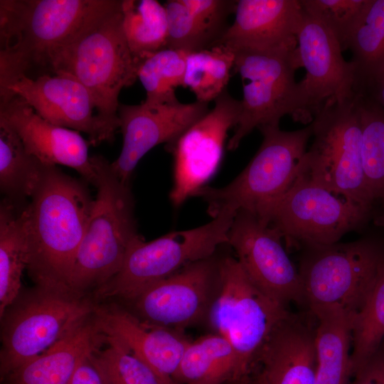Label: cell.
I'll list each match as a JSON object with an SVG mask.
<instances>
[{
  "instance_id": "obj_1",
  "label": "cell",
  "mask_w": 384,
  "mask_h": 384,
  "mask_svg": "<svg viewBox=\"0 0 384 384\" xmlns=\"http://www.w3.org/2000/svg\"><path fill=\"white\" fill-rule=\"evenodd\" d=\"M112 0H0V88L56 73L65 47Z\"/></svg>"
},
{
  "instance_id": "obj_2",
  "label": "cell",
  "mask_w": 384,
  "mask_h": 384,
  "mask_svg": "<svg viewBox=\"0 0 384 384\" xmlns=\"http://www.w3.org/2000/svg\"><path fill=\"white\" fill-rule=\"evenodd\" d=\"M30 198L28 274L34 284L69 287L95 198L85 182L43 163Z\"/></svg>"
},
{
  "instance_id": "obj_3",
  "label": "cell",
  "mask_w": 384,
  "mask_h": 384,
  "mask_svg": "<svg viewBox=\"0 0 384 384\" xmlns=\"http://www.w3.org/2000/svg\"><path fill=\"white\" fill-rule=\"evenodd\" d=\"M122 2L112 0L94 16L65 47L56 66V73L72 75L90 93L105 142H112L119 128V95L134 83L139 68L124 33Z\"/></svg>"
},
{
  "instance_id": "obj_4",
  "label": "cell",
  "mask_w": 384,
  "mask_h": 384,
  "mask_svg": "<svg viewBox=\"0 0 384 384\" xmlns=\"http://www.w3.org/2000/svg\"><path fill=\"white\" fill-rule=\"evenodd\" d=\"M91 160L97 174V195L69 280L72 290L85 294L119 271L130 246L141 236L130 183L121 181L105 157L95 155Z\"/></svg>"
},
{
  "instance_id": "obj_5",
  "label": "cell",
  "mask_w": 384,
  "mask_h": 384,
  "mask_svg": "<svg viewBox=\"0 0 384 384\" xmlns=\"http://www.w3.org/2000/svg\"><path fill=\"white\" fill-rule=\"evenodd\" d=\"M97 302L68 287L22 289L1 317V378L89 319Z\"/></svg>"
},
{
  "instance_id": "obj_6",
  "label": "cell",
  "mask_w": 384,
  "mask_h": 384,
  "mask_svg": "<svg viewBox=\"0 0 384 384\" xmlns=\"http://www.w3.org/2000/svg\"><path fill=\"white\" fill-rule=\"evenodd\" d=\"M259 149L246 167L228 184L204 186L193 197L201 198L213 217L222 210L256 213L285 194L303 174L311 127L284 131L279 126L258 129Z\"/></svg>"
},
{
  "instance_id": "obj_7",
  "label": "cell",
  "mask_w": 384,
  "mask_h": 384,
  "mask_svg": "<svg viewBox=\"0 0 384 384\" xmlns=\"http://www.w3.org/2000/svg\"><path fill=\"white\" fill-rule=\"evenodd\" d=\"M236 213L222 210L195 228L171 232L146 242L141 235L130 246L119 271L92 294L95 302H130L153 284L193 262L213 256L228 243Z\"/></svg>"
},
{
  "instance_id": "obj_8",
  "label": "cell",
  "mask_w": 384,
  "mask_h": 384,
  "mask_svg": "<svg viewBox=\"0 0 384 384\" xmlns=\"http://www.w3.org/2000/svg\"><path fill=\"white\" fill-rule=\"evenodd\" d=\"M303 176L325 189L375 211L363 170L362 131L354 92L327 102L314 115Z\"/></svg>"
},
{
  "instance_id": "obj_9",
  "label": "cell",
  "mask_w": 384,
  "mask_h": 384,
  "mask_svg": "<svg viewBox=\"0 0 384 384\" xmlns=\"http://www.w3.org/2000/svg\"><path fill=\"white\" fill-rule=\"evenodd\" d=\"M298 271L309 309L338 306L356 315L384 260V236L302 248Z\"/></svg>"
},
{
  "instance_id": "obj_10",
  "label": "cell",
  "mask_w": 384,
  "mask_h": 384,
  "mask_svg": "<svg viewBox=\"0 0 384 384\" xmlns=\"http://www.w3.org/2000/svg\"><path fill=\"white\" fill-rule=\"evenodd\" d=\"M374 213L303 175L281 198L255 213L287 247L301 249L338 242L348 233L365 229Z\"/></svg>"
},
{
  "instance_id": "obj_11",
  "label": "cell",
  "mask_w": 384,
  "mask_h": 384,
  "mask_svg": "<svg viewBox=\"0 0 384 384\" xmlns=\"http://www.w3.org/2000/svg\"><path fill=\"white\" fill-rule=\"evenodd\" d=\"M289 313L250 281L235 257L220 258L218 287L206 321L231 343L248 378L270 335Z\"/></svg>"
},
{
  "instance_id": "obj_12",
  "label": "cell",
  "mask_w": 384,
  "mask_h": 384,
  "mask_svg": "<svg viewBox=\"0 0 384 384\" xmlns=\"http://www.w3.org/2000/svg\"><path fill=\"white\" fill-rule=\"evenodd\" d=\"M296 48L233 52V68L243 85L240 115L227 144L228 150H235L255 128L279 126L285 115L297 121L299 102L295 72L299 66Z\"/></svg>"
},
{
  "instance_id": "obj_13",
  "label": "cell",
  "mask_w": 384,
  "mask_h": 384,
  "mask_svg": "<svg viewBox=\"0 0 384 384\" xmlns=\"http://www.w3.org/2000/svg\"><path fill=\"white\" fill-rule=\"evenodd\" d=\"M213 109L166 145L174 159V183L169 198L176 206L203 187L220 163L228 133L239 121L241 102L225 90Z\"/></svg>"
},
{
  "instance_id": "obj_14",
  "label": "cell",
  "mask_w": 384,
  "mask_h": 384,
  "mask_svg": "<svg viewBox=\"0 0 384 384\" xmlns=\"http://www.w3.org/2000/svg\"><path fill=\"white\" fill-rule=\"evenodd\" d=\"M227 244L247 277L263 293L285 306L290 302L305 304L298 268L280 236L256 214L236 213Z\"/></svg>"
},
{
  "instance_id": "obj_15",
  "label": "cell",
  "mask_w": 384,
  "mask_h": 384,
  "mask_svg": "<svg viewBox=\"0 0 384 384\" xmlns=\"http://www.w3.org/2000/svg\"><path fill=\"white\" fill-rule=\"evenodd\" d=\"M220 262L214 255L153 284L129 302L131 311L149 322L181 331L206 321L218 287Z\"/></svg>"
},
{
  "instance_id": "obj_16",
  "label": "cell",
  "mask_w": 384,
  "mask_h": 384,
  "mask_svg": "<svg viewBox=\"0 0 384 384\" xmlns=\"http://www.w3.org/2000/svg\"><path fill=\"white\" fill-rule=\"evenodd\" d=\"M297 41V61L306 75L298 82L299 110L296 122L309 124L327 102L353 95L355 69L344 59L334 36L304 11Z\"/></svg>"
},
{
  "instance_id": "obj_17",
  "label": "cell",
  "mask_w": 384,
  "mask_h": 384,
  "mask_svg": "<svg viewBox=\"0 0 384 384\" xmlns=\"http://www.w3.org/2000/svg\"><path fill=\"white\" fill-rule=\"evenodd\" d=\"M208 103L178 100L159 104L143 101L139 105L119 104L118 116L122 147L110 163L118 178L129 183L139 160L154 146L174 142L187 129L209 112Z\"/></svg>"
},
{
  "instance_id": "obj_18",
  "label": "cell",
  "mask_w": 384,
  "mask_h": 384,
  "mask_svg": "<svg viewBox=\"0 0 384 384\" xmlns=\"http://www.w3.org/2000/svg\"><path fill=\"white\" fill-rule=\"evenodd\" d=\"M16 95L48 122L88 135L90 144L105 142L90 93L65 72L36 78L21 77L0 88V100Z\"/></svg>"
},
{
  "instance_id": "obj_19",
  "label": "cell",
  "mask_w": 384,
  "mask_h": 384,
  "mask_svg": "<svg viewBox=\"0 0 384 384\" xmlns=\"http://www.w3.org/2000/svg\"><path fill=\"white\" fill-rule=\"evenodd\" d=\"M0 121L17 133L29 154L45 164L70 167L95 187L97 174L88 154L89 142L79 132L48 122L16 95L0 101Z\"/></svg>"
},
{
  "instance_id": "obj_20",
  "label": "cell",
  "mask_w": 384,
  "mask_h": 384,
  "mask_svg": "<svg viewBox=\"0 0 384 384\" xmlns=\"http://www.w3.org/2000/svg\"><path fill=\"white\" fill-rule=\"evenodd\" d=\"M93 319L102 334L116 338L160 375L174 382L191 341L183 331L149 322L115 303H97Z\"/></svg>"
},
{
  "instance_id": "obj_21",
  "label": "cell",
  "mask_w": 384,
  "mask_h": 384,
  "mask_svg": "<svg viewBox=\"0 0 384 384\" xmlns=\"http://www.w3.org/2000/svg\"><path fill=\"white\" fill-rule=\"evenodd\" d=\"M315 322L290 312L264 344L251 376L259 384H317Z\"/></svg>"
},
{
  "instance_id": "obj_22",
  "label": "cell",
  "mask_w": 384,
  "mask_h": 384,
  "mask_svg": "<svg viewBox=\"0 0 384 384\" xmlns=\"http://www.w3.org/2000/svg\"><path fill=\"white\" fill-rule=\"evenodd\" d=\"M234 14L216 45L233 52L297 47L303 17L300 0H238Z\"/></svg>"
},
{
  "instance_id": "obj_23",
  "label": "cell",
  "mask_w": 384,
  "mask_h": 384,
  "mask_svg": "<svg viewBox=\"0 0 384 384\" xmlns=\"http://www.w3.org/2000/svg\"><path fill=\"white\" fill-rule=\"evenodd\" d=\"M102 334L92 316L46 351L1 378L3 384H68L81 360Z\"/></svg>"
},
{
  "instance_id": "obj_24",
  "label": "cell",
  "mask_w": 384,
  "mask_h": 384,
  "mask_svg": "<svg viewBox=\"0 0 384 384\" xmlns=\"http://www.w3.org/2000/svg\"><path fill=\"white\" fill-rule=\"evenodd\" d=\"M316 317L317 384H348L354 314L338 306L309 310Z\"/></svg>"
},
{
  "instance_id": "obj_25",
  "label": "cell",
  "mask_w": 384,
  "mask_h": 384,
  "mask_svg": "<svg viewBox=\"0 0 384 384\" xmlns=\"http://www.w3.org/2000/svg\"><path fill=\"white\" fill-rule=\"evenodd\" d=\"M249 379L231 343L216 333L190 341L174 377L177 384H244Z\"/></svg>"
},
{
  "instance_id": "obj_26",
  "label": "cell",
  "mask_w": 384,
  "mask_h": 384,
  "mask_svg": "<svg viewBox=\"0 0 384 384\" xmlns=\"http://www.w3.org/2000/svg\"><path fill=\"white\" fill-rule=\"evenodd\" d=\"M27 204L3 199L0 206V316L20 293L28 264Z\"/></svg>"
},
{
  "instance_id": "obj_27",
  "label": "cell",
  "mask_w": 384,
  "mask_h": 384,
  "mask_svg": "<svg viewBox=\"0 0 384 384\" xmlns=\"http://www.w3.org/2000/svg\"><path fill=\"white\" fill-rule=\"evenodd\" d=\"M42 166V162L26 151L17 133L0 121V189L4 199L26 204L39 180Z\"/></svg>"
},
{
  "instance_id": "obj_28",
  "label": "cell",
  "mask_w": 384,
  "mask_h": 384,
  "mask_svg": "<svg viewBox=\"0 0 384 384\" xmlns=\"http://www.w3.org/2000/svg\"><path fill=\"white\" fill-rule=\"evenodd\" d=\"M122 12L125 38L139 65L167 48L168 21L164 4L156 0H122Z\"/></svg>"
},
{
  "instance_id": "obj_29",
  "label": "cell",
  "mask_w": 384,
  "mask_h": 384,
  "mask_svg": "<svg viewBox=\"0 0 384 384\" xmlns=\"http://www.w3.org/2000/svg\"><path fill=\"white\" fill-rule=\"evenodd\" d=\"M90 356L104 384H176L160 375L124 344L102 334Z\"/></svg>"
},
{
  "instance_id": "obj_30",
  "label": "cell",
  "mask_w": 384,
  "mask_h": 384,
  "mask_svg": "<svg viewBox=\"0 0 384 384\" xmlns=\"http://www.w3.org/2000/svg\"><path fill=\"white\" fill-rule=\"evenodd\" d=\"M234 63V53L223 45L191 52L183 87L192 91L196 101L208 104L226 90Z\"/></svg>"
},
{
  "instance_id": "obj_31",
  "label": "cell",
  "mask_w": 384,
  "mask_h": 384,
  "mask_svg": "<svg viewBox=\"0 0 384 384\" xmlns=\"http://www.w3.org/2000/svg\"><path fill=\"white\" fill-rule=\"evenodd\" d=\"M362 131V156L367 186L375 210L384 206V110L354 93Z\"/></svg>"
},
{
  "instance_id": "obj_32",
  "label": "cell",
  "mask_w": 384,
  "mask_h": 384,
  "mask_svg": "<svg viewBox=\"0 0 384 384\" xmlns=\"http://www.w3.org/2000/svg\"><path fill=\"white\" fill-rule=\"evenodd\" d=\"M384 341V260L352 326L351 375Z\"/></svg>"
},
{
  "instance_id": "obj_33",
  "label": "cell",
  "mask_w": 384,
  "mask_h": 384,
  "mask_svg": "<svg viewBox=\"0 0 384 384\" xmlns=\"http://www.w3.org/2000/svg\"><path fill=\"white\" fill-rule=\"evenodd\" d=\"M188 53L165 48L140 63L137 78L146 92L145 102L159 104L178 100L176 90L183 87Z\"/></svg>"
},
{
  "instance_id": "obj_34",
  "label": "cell",
  "mask_w": 384,
  "mask_h": 384,
  "mask_svg": "<svg viewBox=\"0 0 384 384\" xmlns=\"http://www.w3.org/2000/svg\"><path fill=\"white\" fill-rule=\"evenodd\" d=\"M345 50L352 53L355 75L384 64V0H367Z\"/></svg>"
},
{
  "instance_id": "obj_35",
  "label": "cell",
  "mask_w": 384,
  "mask_h": 384,
  "mask_svg": "<svg viewBox=\"0 0 384 384\" xmlns=\"http://www.w3.org/2000/svg\"><path fill=\"white\" fill-rule=\"evenodd\" d=\"M164 5L168 21L167 48L198 51L215 46L224 34L196 18L181 0H169Z\"/></svg>"
},
{
  "instance_id": "obj_36",
  "label": "cell",
  "mask_w": 384,
  "mask_h": 384,
  "mask_svg": "<svg viewBox=\"0 0 384 384\" xmlns=\"http://www.w3.org/2000/svg\"><path fill=\"white\" fill-rule=\"evenodd\" d=\"M300 2L303 11L323 24L344 50L367 0H300Z\"/></svg>"
},
{
  "instance_id": "obj_37",
  "label": "cell",
  "mask_w": 384,
  "mask_h": 384,
  "mask_svg": "<svg viewBox=\"0 0 384 384\" xmlns=\"http://www.w3.org/2000/svg\"><path fill=\"white\" fill-rule=\"evenodd\" d=\"M196 18L205 23L225 32L229 26L225 22L234 14L237 1L231 0H181Z\"/></svg>"
},
{
  "instance_id": "obj_38",
  "label": "cell",
  "mask_w": 384,
  "mask_h": 384,
  "mask_svg": "<svg viewBox=\"0 0 384 384\" xmlns=\"http://www.w3.org/2000/svg\"><path fill=\"white\" fill-rule=\"evenodd\" d=\"M353 92L384 110V64L371 71L355 75Z\"/></svg>"
},
{
  "instance_id": "obj_39",
  "label": "cell",
  "mask_w": 384,
  "mask_h": 384,
  "mask_svg": "<svg viewBox=\"0 0 384 384\" xmlns=\"http://www.w3.org/2000/svg\"><path fill=\"white\" fill-rule=\"evenodd\" d=\"M348 384H384V341L378 351L352 373Z\"/></svg>"
},
{
  "instance_id": "obj_40",
  "label": "cell",
  "mask_w": 384,
  "mask_h": 384,
  "mask_svg": "<svg viewBox=\"0 0 384 384\" xmlns=\"http://www.w3.org/2000/svg\"><path fill=\"white\" fill-rule=\"evenodd\" d=\"M90 352L81 360L68 384H104L90 358Z\"/></svg>"
},
{
  "instance_id": "obj_41",
  "label": "cell",
  "mask_w": 384,
  "mask_h": 384,
  "mask_svg": "<svg viewBox=\"0 0 384 384\" xmlns=\"http://www.w3.org/2000/svg\"><path fill=\"white\" fill-rule=\"evenodd\" d=\"M245 384H259V383L253 377L251 376L250 379Z\"/></svg>"
}]
</instances>
